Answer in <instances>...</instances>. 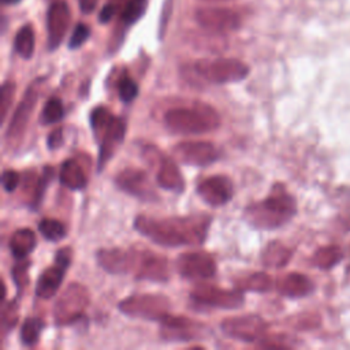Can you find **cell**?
<instances>
[{"label":"cell","mask_w":350,"mask_h":350,"mask_svg":"<svg viewBox=\"0 0 350 350\" xmlns=\"http://www.w3.org/2000/svg\"><path fill=\"white\" fill-rule=\"evenodd\" d=\"M209 226L211 217L201 213L165 219L138 215L134 220L137 232L164 247L202 245Z\"/></svg>","instance_id":"1"},{"label":"cell","mask_w":350,"mask_h":350,"mask_svg":"<svg viewBox=\"0 0 350 350\" xmlns=\"http://www.w3.org/2000/svg\"><path fill=\"white\" fill-rule=\"evenodd\" d=\"M295 201L282 185H275L271 194L249 204L243 211L245 221L256 230H275L295 213Z\"/></svg>","instance_id":"2"},{"label":"cell","mask_w":350,"mask_h":350,"mask_svg":"<svg viewBox=\"0 0 350 350\" xmlns=\"http://www.w3.org/2000/svg\"><path fill=\"white\" fill-rule=\"evenodd\" d=\"M164 124L176 134H204L219 127L220 116L211 105L194 103L191 107L168 109L164 113Z\"/></svg>","instance_id":"3"},{"label":"cell","mask_w":350,"mask_h":350,"mask_svg":"<svg viewBox=\"0 0 350 350\" xmlns=\"http://www.w3.org/2000/svg\"><path fill=\"white\" fill-rule=\"evenodd\" d=\"M194 70L198 75L211 83H230L245 79L249 74L246 63L238 59H201L196 62Z\"/></svg>","instance_id":"4"},{"label":"cell","mask_w":350,"mask_h":350,"mask_svg":"<svg viewBox=\"0 0 350 350\" xmlns=\"http://www.w3.org/2000/svg\"><path fill=\"white\" fill-rule=\"evenodd\" d=\"M122 313L135 319L159 321L171 310V301L163 294H134L118 304Z\"/></svg>","instance_id":"5"},{"label":"cell","mask_w":350,"mask_h":350,"mask_svg":"<svg viewBox=\"0 0 350 350\" xmlns=\"http://www.w3.org/2000/svg\"><path fill=\"white\" fill-rule=\"evenodd\" d=\"M89 305V293L81 283H71L56 299L53 320L56 325H70L81 319Z\"/></svg>","instance_id":"6"},{"label":"cell","mask_w":350,"mask_h":350,"mask_svg":"<svg viewBox=\"0 0 350 350\" xmlns=\"http://www.w3.org/2000/svg\"><path fill=\"white\" fill-rule=\"evenodd\" d=\"M190 298L197 305L220 309H238L245 304V295L242 290L237 287L234 290L219 288L204 283L196 286L191 290Z\"/></svg>","instance_id":"7"},{"label":"cell","mask_w":350,"mask_h":350,"mask_svg":"<svg viewBox=\"0 0 350 350\" xmlns=\"http://www.w3.org/2000/svg\"><path fill=\"white\" fill-rule=\"evenodd\" d=\"M72 258V249L70 246H64L56 252L55 264L48 267L40 275L36 284V294L38 298L49 299L56 295L67 268L70 267Z\"/></svg>","instance_id":"8"},{"label":"cell","mask_w":350,"mask_h":350,"mask_svg":"<svg viewBox=\"0 0 350 350\" xmlns=\"http://www.w3.org/2000/svg\"><path fill=\"white\" fill-rule=\"evenodd\" d=\"M160 336L164 340L187 342L196 340L208 332V327L200 321L191 320L185 316H174L167 313L159 320Z\"/></svg>","instance_id":"9"},{"label":"cell","mask_w":350,"mask_h":350,"mask_svg":"<svg viewBox=\"0 0 350 350\" xmlns=\"http://www.w3.org/2000/svg\"><path fill=\"white\" fill-rule=\"evenodd\" d=\"M40 81L41 79L34 81L26 89L22 100L19 101L18 107L15 108V111L11 116L10 124L5 131V142L8 144V146L18 144V141L22 138V135L29 124L30 116H31L34 107L37 104V100H38V82Z\"/></svg>","instance_id":"10"},{"label":"cell","mask_w":350,"mask_h":350,"mask_svg":"<svg viewBox=\"0 0 350 350\" xmlns=\"http://www.w3.org/2000/svg\"><path fill=\"white\" fill-rule=\"evenodd\" d=\"M142 250L133 247H105L98 249L96 258L98 265L108 273H129L135 271L142 257Z\"/></svg>","instance_id":"11"},{"label":"cell","mask_w":350,"mask_h":350,"mask_svg":"<svg viewBox=\"0 0 350 350\" xmlns=\"http://www.w3.org/2000/svg\"><path fill=\"white\" fill-rule=\"evenodd\" d=\"M115 185L126 194L141 201L153 202L159 200V194L156 193L148 174L139 168L127 167L122 170L115 176Z\"/></svg>","instance_id":"12"},{"label":"cell","mask_w":350,"mask_h":350,"mask_svg":"<svg viewBox=\"0 0 350 350\" xmlns=\"http://www.w3.org/2000/svg\"><path fill=\"white\" fill-rule=\"evenodd\" d=\"M220 328L230 338L252 343L264 336L268 324L257 314H243L224 319Z\"/></svg>","instance_id":"13"},{"label":"cell","mask_w":350,"mask_h":350,"mask_svg":"<svg viewBox=\"0 0 350 350\" xmlns=\"http://www.w3.org/2000/svg\"><path fill=\"white\" fill-rule=\"evenodd\" d=\"M174 157L187 165L206 167L219 159V150L208 141H183L172 149Z\"/></svg>","instance_id":"14"},{"label":"cell","mask_w":350,"mask_h":350,"mask_svg":"<svg viewBox=\"0 0 350 350\" xmlns=\"http://www.w3.org/2000/svg\"><path fill=\"white\" fill-rule=\"evenodd\" d=\"M176 269L185 279L201 280L215 276L217 267L211 254L205 252H189L178 257Z\"/></svg>","instance_id":"15"},{"label":"cell","mask_w":350,"mask_h":350,"mask_svg":"<svg viewBox=\"0 0 350 350\" xmlns=\"http://www.w3.org/2000/svg\"><path fill=\"white\" fill-rule=\"evenodd\" d=\"M196 21L208 31L226 33L237 30L241 25L239 15L223 7H202L196 11Z\"/></svg>","instance_id":"16"},{"label":"cell","mask_w":350,"mask_h":350,"mask_svg":"<svg viewBox=\"0 0 350 350\" xmlns=\"http://www.w3.org/2000/svg\"><path fill=\"white\" fill-rule=\"evenodd\" d=\"M145 154L149 157V161H154L157 164L156 182L160 187L175 193H180L185 189L182 172L171 157L161 154L154 148H149V152L145 150Z\"/></svg>","instance_id":"17"},{"label":"cell","mask_w":350,"mask_h":350,"mask_svg":"<svg viewBox=\"0 0 350 350\" xmlns=\"http://www.w3.org/2000/svg\"><path fill=\"white\" fill-rule=\"evenodd\" d=\"M126 134V122L119 116H112L108 126L96 137L100 144L98 159H97V171H101L107 161L113 156L118 146L123 142Z\"/></svg>","instance_id":"18"},{"label":"cell","mask_w":350,"mask_h":350,"mask_svg":"<svg viewBox=\"0 0 350 350\" xmlns=\"http://www.w3.org/2000/svg\"><path fill=\"white\" fill-rule=\"evenodd\" d=\"M200 198L211 206L226 205L234 194L232 182L224 175H213L197 185L196 189Z\"/></svg>","instance_id":"19"},{"label":"cell","mask_w":350,"mask_h":350,"mask_svg":"<svg viewBox=\"0 0 350 350\" xmlns=\"http://www.w3.org/2000/svg\"><path fill=\"white\" fill-rule=\"evenodd\" d=\"M70 8L64 1H57L53 3L48 12H46V29H48V48L51 51L56 49L70 23Z\"/></svg>","instance_id":"20"},{"label":"cell","mask_w":350,"mask_h":350,"mask_svg":"<svg viewBox=\"0 0 350 350\" xmlns=\"http://www.w3.org/2000/svg\"><path fill=\"white\" fill-rule=\"evenodd\" d=\"M135 278L138 280L167 282L170 279L168 260L163 256L144 250L139 264L135 269Z\"/></svg>","instance_id":"21"},{"label":"cell","mask_w":350,"mask_h":350,"mask_svg":"<svg viewBox=\"0 0 350 350\" xmlns=\"http://www.w3.org/2000/svg\"><path fill=\"white\" fill-rule=\"evenodd\" d=\"M37 245V238L33 230L25 227V228H18L12 232L10 237V252L15 260H23L26 258L36 247Z\"/></svg>","instance_id":"22"},{"label":"cell","mask_w":350,"mask_h":350,"mask_svg":"<svg viewBox=\"0 0 350 350\" xmlns=\"http://www.w3.org/2000/svg\"><path fill=\"white\" fill-rule=\"evenodd\" d=\"M59 180L70 190H82L88 183L86 174L75 159H67L63 161L59 172Z\"/></svg>","instance_id":"23"},{"label":"cell","mask_w":350,"mask_h":350,"mask_svg":"<svg viewBox=\"0 0 350 350\" xmlns=\"http://www.w3.org/2000/svg\"><path fill=\"white\" fill-rule=\"evenodd\" d=\"M52 178H53V168L49 165L44 167L41 176H37V174L34 171H29L27 174H25L23 186H26V190H29V193H30L33 206H37L40 204V201L45 193V189L49 185V182L52 180Z\"/></svg>","instance_id":"24"},{"label":"cell","mask_w":350,"mask_h":350,"mask_svg":"<svg viewBox=\"0 0 350 350\" xmlns=\"http://www.w3.org/2000/svg\"><path fill=\"white\" fill-rule=\"evenodd\" d=\"M276 288L284 297L298 298L306 295L310 291L312 286L305 276L299 273H288L278 280Z\"/></svg>","instance_id":"25"},{"label":"cell","mask_w":350,"mask_h":350,"mask_svg":"<svg viewBox=\"0 0 350 350\" xmlns=\"http://www.w3.org/2000/svg\"><path fill=\"white\" fill-rule=\"evenodd\" d=\"M291 257V250L279 241L269 242L261 252V261L267 268H282Z\"/></svg>","instance_id":"26"},{"label":"cell","mask_w":350,"mask_h":350,"mask_svg":"<svg viewBox=\"0 0 350 350\" xmlns=\"http://www.w3.org/2000/svg\"><path fill=\"white\" fill-rule=\"evenodd\" d=\"M235 287L242 291H254V293H267L272 288V279L265 272H253L246 276L237 279Z\"/></svg>","instance_id":"27"},{"label":"cell","mask_w":350,"mask_h":350,"mask_svg":"<svg viewBox=\"0 0 350 350\" xmlns=\"http://www.w3.org/2000/svg\"><path fill=\"white\" fill-rule=\"evenodd\" d=\"M14 48L16 53L23 59H30L34 52V31L31 26L26 25L21 27L14 40Z\"/></svg>","instance_id":"28"},{"label":"cell","mask_w":350,"mask_h":350,"mask_svg":"<svg viewBox=\"0 0 350 350\" xmlns=\"http://www.w3.org/2000/svg\"><path fill=\"white\" fill-rule=\"evenodd\" d=\"M42 329H44V321L41 319H37V317L26 319L21 328V342L27 347L37 345Z\"/></svg>","instance_id":"29"},{"label":"cell","mask_w":350,"mask_h":350,"mask_svg":"<svg viewBox=\"0 0 350 350\" xmlns=\"http://www.w3.org/2000/svg\"><path fill=\"white\" fill-rule=\"evenodd\" d=\"M64 116V105L59 97H51L45 103L41 115L40 122L42 124H53L62 120Z\"/></svg>","instance_id":"30"},{"label":"cell","mask_w":350,"mask_h":350,"mask_svg":"<svg viewBox=\"0 0 350 350\" xmlns=\"http://www.w3.org/2000/svg\"><path fill=\"white\" fill-rule=\"evenodd\" d=\"M146 7H148V0H127L120 14L122 23L126 26L135 23L145 14Z\"/></svg>","instance_id":"31"},{"label":"cell","mask_w":350,"mask_h":350,"mask_svg":"<svg viewBox=\"0 0 350 350\" xmlns=\"http://www.w3.org/2000/svg\"><path fill=\"white\" fill-rule=\"evenodd\" d=\"M38 230L41 235L51 241V242H57L66 237V227L62 221L51 217H45L38 223Z\"/></svg>","instance_id":"32"},{"label":"cell","mask_w":350,"mask_h":350,"mask_svg":"<svg viewBox=\"0 0 350 350\" xmlns=\"http://www.w3.org/2000/svg\"><path fill=\"white\" fill-rule=\"evenodd\" d=\"M113 113H111L105 107H96L89 115V123L92 127V131L94 134V138L98 137V134L108 126L111 122Z\"/></svg>","instance_id":"33"},{"label":"cell","mask_w":350,"mask_h":350,"mask_svg":"<svg viewBox=\"0 0 350 350\" xmlns=\"http://www.w3.org/2000/svg\"><path fill=\"white\" fill-rule=\"evenodd\" d=\"M118 93L122 101L130 103L138 94V85L129 75H123L119 78V82H118Z\"/></svg>","instance_id":"34"},{"label":"cell","mask_w":350,"mask_h":350,"mask_svg":"<svg viewBox=\"0 0 350 350\" xmlns=\"http://www.w3.org/2000/svg\"><path fill=\"white\" fill-rule=\"evenodd\" d=\"M16 85L14 81H5L0 88V111H1V120H5L7 112L12 104L15 97Z\"/></svg>","instance_id":"35"},{"label":"cell","mask_w":350,"mask_h":350,"mask_svg":"<svg viewBox=\"0 0 350 350\" xmlns=\"http://www.w3.org/2000/svg\"><path fill=\"white\" fill-rule=\"evenodd\" d=\"M30 267V261L29 260H19L18 264L14 265L12 268V279L16 284V288H18V294H21V291L26 287L27 284V269Z\"/></svg>","instance_id":"36"},{"label":"cell","mask_w":350,"mask_h":350,"mask_svg":"<svg viewBox=\"0 0 350 350\" xmlns=\"http://www.w3.org/2000/svg\"><path fill=\"white\" fill-rule=\"evenodd\" d=\"M18 321V304L16 301H10L3 305L1 309V327L3 329L12 328Z\"/></svg>","instance_id":"37"},{"label":"cell","mask_w":350,"mask_h":350,"mask_svg":"<svg viewBox=\"0 0 350 350\" xmlns=\"http://www.w3.org/2000/svg\"><path fill=\"white\" fill-rule=\"evenodd\" d=\"M90 36V29L85 23H78L70 37L68 41V48L70 49H77L79 48Z\"/></svg>","instance_id":"38"},{"label":"cell","mask_w":350,"mask_h":350,"mask_svg":"<svg viewBox=\"0 0 350 350\" xmlns=\"http://www.w3.org/2000/svg\"><path fill=\"white\" fill-rule=\"evenodd\" d=\"M19 180H21V176H19V174L15 170H4L3 174H1L3 189L5 191H8V193L14 191L18 187Z\"/></svg>","instance_id":"39"},{"label":"cell","mask_w":350,"mask_h":350,"mask_svg":"<svg viewBox=\"0 0 350 350\" xmlns=\"http://www.w3.org/2000/svg\"><path fill=\"white\" fill-rule=\"evenodd\" d=\"M63 141H64L63 130H62V127H56L55 130H52V131L48 134V138H46L48 149H51V150L59 149V148L63 145Z\"/></svg>","instance_id":"40"},{"label":"cell","mask_w":350,"mask_h":350,"mask_svg":"<svg viewBox=\"0 0 350 350\" xmlns=\"http://www.w3.org/2000/svg\"><path fill=\"white\" fill-rule=\"evenodd\" d=\"M115 12H116V5H115L113 3H108V4H105V5L101 8L98 21H100L101 23H107V22H109V21L112 19V16L115 15Z\"/></svg>","instance_id":"41"},{"label":"cell","mask_w":350,"mask_h":350,"mask_svg":"<svg viewBox=\"0 0 350 350\" xmlns=\"http://www.w3.org/2000/svg\"><path fill=\"white\" fill-rule=\"evenodd\" d=\"M98 0H79V8L83 14H90L94 11Z\"/></svg>","instance_id":"42"},{"label":"cell","mask_w":350,"mask_h":350,"mask_svg":"<svg viewBox=\"0 0 350 350\" xmlns=\"http://www.w3.org/2000/svg\"><path fill=\"white\" fill-rule=\"evenodd\" d=\"M21 0H1L3 4H10V5H14V4H18Z\"/></svg>","instance_id":"43"},{"label":"cell","mask_w":350,"mask_h":350,"mask_svg":"<svg viewBox=\"0 0 350 350\" xmlns=\"http://www.w3.org/2000/svg\"><path fill=\"white\" fill-rule=\"evenodd\" d=\"M123 1H127V0H113V1H112V3H113V4H115V5H118V4H119V3H123Z\"/></svg>","instance_id":"44"},{"label":"cell","mask_w":350,"mask_h":350,"mask_svg":"<svg viewBox=\"0 0 350 350\" xmlns=\"http://www.w3.org/2000/svg\"><path fill=\"white\" fill-rule=\"evenodd\" d=\"M202 1H211V3H217V1H228V0H202Z\"/></svg>","instance_id":"45"}]
</instances>
